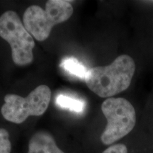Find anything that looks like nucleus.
<instances>
[{"label":"nucleus","mask_w":153,"mask_h":153,"mask_svg":"<svg viewBox=\"0 0 153 153\" xmlns=\"http://www.w3.org/2000/svg\"><path fill=\"white\" fill-rule=\"evenodd\" d=\"M135 71L133 59L128 55H121L108 65L94 67L88 70L85 81L91 91L106 98L126 90Z\"/></svg>","instance_id":"1"},{"label":"nucleus","mask_w":153,"mask_h":153,"mask_svg":"<svg viewBox=\"0 0 153 153\" xmlns=\"http://www.w3.org/2000/svg\"><path fill=\"white\" fill-rule=\"evenodd\" d=\"M70 1L49 0L45 9L36 5L30 6L25 11L23 23L32 36L39 41L49 37L53 26L66 22L73 13Z\"/></svg>","instance_id":"2"},{"label":"nucleus","mask_w":153,"mask_h":153,"mask_svg":"<svg viewBox=\"0 0 153 153\" xmlns=\"http://www.w3.org/2000/svg\"><path fill=\"white\" fill-rule=\"evenodd\" d=\"M0 36L10 45L15 64L24 66L32 62L35 42L16 12L7 11L0 16Z\"/></svg>","instance_id":"3"},{"label":"nucleus","mask_w":153,"mask_h":153,"mask_svg":"<svg viewBox=\"0 0 153 153\" xmlns=\"http://www.w3.org/2000/svg\"><path fill=\"white\" fill-rule=\"evenodd\" d=\"M107 120L106 128L101 135L104 145H111L131 132L136 123L134 107L123 98L107 99L101 105Z\"/></svg>","instance_id":"4"},{"label":"nucleus","mask_w":153,"mask_h":153,"mask_svg":"<svg viewBox=\"0 0 153 153\" xmlns=\"http://www.w3.org/2000/svg\"><path fill=\"white\" fill-rule=\"evenodd\" d=\"M51 91L46 85H40L26 97L16 94H7L1 112L6 120L14 123H22L30 116L43 115L48 107Z\"/></svg>","instance_id":"5"},{"label":"nucleus","mask_w":153,"mask_h":153,"mask_svg":"<svg viewBox=\"0 0 153 153\" xmlns=\"http://www.w3.org/2000/svg\"><path fill=\"white\" fill-rule=\"evenodd\" d=\"M28 153H65L57 147L51 133L39 131L34 134L28 143Z\"/></svg>","instance_id":"6"},{"label":"nucleus","mask_w":153,"mask_h":153,"mask_svg":"<svg viewBox=\"0 0 153 153\" xmlns=\"http://www.w3.org/2000/svg\"><path fill=\"white\" fill-rule=\"evenodd\" d=\"M55 104L62 109H67L78 114L83 112L86 106L84 100L65 94H59L56 96Z\"/></svg>","instance_id":"7"},{"label":"nucleus","mask_w":153,"mask_h":153,"mask_svg":"<svg viewBox=\"0 0 153 153\" xmlns=\"http://www.w3.org/2000/svg\"><path fill=\"white\" fill-rule=\"evenodd\" d=\"M60 68L71 75L81 79H85L87 71L85 65L74 57H66L63 59L60 65Z\"/></svg>","instance_id":"8"},{"label":"nucleus","mask_w":153,"mask_h":153,"mask_svg":"<svg viewBox=\"0 0 153 153\" xmlns=\"http://www.w3.org/2000/svg\"><path fill=\"white\" fill-rule=\"evenodd\" d=\"M11 144L9 134L6 129L0 128V153H10Z\"/></svg>","instance_id":"9"},{"label":"nucleus","mask_w":153,"mask_h":153,"mask_svg":"<svg viewBox=\"0 0 153 153\" xmlns=\"http://www.w3.org/2000/svg\"><path fill=\"white\" fill-rule=\"evenodd\" d=\"M102 153H128V149L125 145L116 144L108 147Z\"/></svg>","instance_id":"10"}]
</instances>
